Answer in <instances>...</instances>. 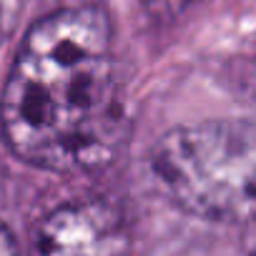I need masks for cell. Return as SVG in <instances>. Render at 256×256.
I'll return each instance as SVG.
<instances>
[{"label": "cell", "instance_id": "obj_1", "mask_svg": "<svg viewBox=\"0 0 256 256\" xmlns=\"http://www.w3.org/2000/svg\"><path fill=\"white\" fill-rule=\"evenodd\" d=\"M0 126L8 148L46 171H93L116 156L126 116L103 8H63L26 33L3 88Z\"/></svg>", "mask_w": 256, "mask_h": 256}, {"label": "cell", "instance_id": "obj_2", "mask_svg": "<svg viewBox=\"0 0 256 256\" xmlns=\"http://www.w3.org/2000/svg\"><path fill=\"white\" fill-rule=\"evenodd\" d=\"M158 188L208 221L256 216V126L221 118L171 128L148 158Z\"/></svg>", "mask_w": 256, "mask_h": 256}, {"label": "cell", "instance_id": "obj_3", "mask_svg": "<svg viewBox=\"0 0 256 256\" xmlns=\"http://www.w3.org/2000/svg\"><path fill=\"white\" fill-rule=\"evenodd\" d=\"M131 234L123 214L100 198L70 201L36 226L30 256H128Z\"/></svg>", "mask_w": 256, "mask_h": 256}, {"label": "cell", "instance_id": "obj_4", "mask_svg": "<svg viewBox=\"0 0 256 256\" xmlns=\"http://www.w3.org/2000/svg\"><path fill=\"white\" fill-rule=\"evenodd\" d=\"M141 3L154 18L166 20V18H176L178 13H184L194 0H141Z\"/></svg>", "mask_w": 256, "mask_h": 256}, {"label": "cell", "instance_id": "obj_5", "mask_svg": "<svg viewBox=\"0 0 256 256\" xmlns=\"http://www.w3.org/2000/svg\"><path fill=\"white\" fill-rule=\"evenodd\" d=\"M0 256H20L18 254V244L10 234V228L0 221Z\"/></svg>", "mask_w": 256, "mask_h": 256}, {"label": "cell", "instance_id": "obj_6", "mask_svg": "<svg viewBox=\"0 0 256 256\" xmlns=\"http://www.w3.org/2000/svg\"><path fill=\"white\" fill-rule=\"evenodd\" d=\"M244 251L246 256H256V216L251 221H246V231H244Z\"/></svg>", "mask_w": 256, "mask_h": 256}, {"label": "cell", "instance_id": "obj_7", "mask_svg": "<svg viewBox=\"0 0 256 256\" xmlns=\"http://www.w3.org/2000/svg\"><path fill=\"white\" fill-rule=\"evenodd\" d=\"M248 80H251V86H254V88H256V70H254V73H251V76H248Z\"/></svg>", "mask_w": 256, "mask_h": 256}, {"label": "cell", "instance_id": "obj_8", "mask_svg": "<svg viewBox=\"0 0 256 256\" xmlns=\"http://www.w3.org/2000/svg\"><path fill=\"white\" fill-rule=\"evenodd\" d=\"M0 23H3V20H0Z\"/></svg>", "mask_w": 256, "mask_h": 256}]
</instances>
